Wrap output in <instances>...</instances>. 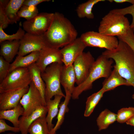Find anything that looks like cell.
<instances>
[{
	"label": "cell",
	"instance_id": "obj_16",
	"mask_svg": "<svg viewBox=\"0 0 134 134\" xmlns=\"http://www.w3.org/2000/svg\"><path fill=\"white\" fill-rule=\"evenodd\" d=\"M76 76L73 65L66 67L63 65L61 71L60 82L65 91L72 94L75 87Z\"/></svg>",
	"mask_w": 134,
	"mask_h": 134
},
{
	"label": "cell",
	"instance_id": "obj_33",
	"mask_svg": "<svg viewBox=\"0 0 134 134\" xmlns=\"http://www.w3.org/2000/svg\"><path fill=\"white\" fill-rule=\"evenodd\" d=\"M110 11L124 16L127 14L131 15L132 17V20L130 24V28L132 29L134 28V3L124 8L114 9Z\"/></svg>",
	"mask_w": 134,
	"mask_h": 134
},
{
	"label": "cell",
	"instance_id": "obj_41",
	"mask_svg": "<svg viewBox=\"0 0 134 134\" xmlns=\"http://www.w3.org/2000/svg\"><path fill=\"white\" fill-rule=\"evenodd\" d=\"M134 32V28L132 29Z\"/></svg>",
	"mask_w": 134,
	"mask_h": 134
},
{
	"label": "cell",
	"instance_id": "obj_2",
	"mask_svg": "<svg viewBox=\"0 0 134 134\" xmlns=\"http://www.w3.org/2000/svg\"><path fill=\"white\" fill-rule=\"evenodd\" d=\"M102 54L115 61L113 67L127 81L130 86L134 88V52L130 46L119 39L116 48L112 50H106Z\"/></svg>",
	"mask_w": 134,
	"mask_h": 134
},
{
	"label": "cell",
	"instance_id": "obj_12",
	"mask_svg": "<svg viewBox=\"0 0 134 134\" xmlns=\"http://www.w3.org/2000/svg\"><path fill=\"white\" fill-rule=\"evenodd\" d=\"M29 88L28 86L0 92V111L11 109L16 106Z\"/></svg>",
	"mask_w": 134,
	"mask_h": 134
},
{
	"label": "cell",
	"instance_id": "obj_11",
	"mask_svg": "<svg viewBox=\"0 0 134 134\" xmlns=\"http://www.w3.org/2000/svg\"><path fill=\"white\" fill-rule=\"evenodd\" d=\"M95 60L90 51L83 52L73 64L76 76V83L78 85L87 78Z\"/></svg>",
	"mask_w": 134,
	"mask_h": 134
},
{
	"label": "cell",
	"instance_id": "obj_8",
	"mask_svg": "<svg viewBox=\"0 0 134 134\" xmlns=\"http://www.w3.org/2000/svg\"><path fill=\"white\" fill-rule=\"evenodd\" d=\"M54 13L42 12L23 23V30L27 33L40 35L44 34L49 28L52 21Z\"/></svg>",
	"mask_w": 134,
	"mask_h": 134
},
{
	"label": "cell",
	"instance_id": "obj_40",
	"mask_svg": "<svg viewBox=\"0 0 134 134\" xmlns=\"http://www.w3.org/2000/svg\"><path fill=\"white\" fill-rule=\"evenodd\" d=\"M7 134H15L14 133H9Z\"/></svg>",
	"mask_w": 134,
	"mask_h": 134
},
{
	"label": "cell",
	"instance_id": "obj_13",
	"mask_svg": "<svg viewBox=\"0 0 134 134\" xmlns=\"http://www.w3.org/2000/svg\"><path fill=\"white\" fill-rule=\"evenodd\" d=\"M62 60L60 49L48 46L39 51V56L35 63L42 72L52 63L63 64Z\"/></svg>",
	"mask_w": 134,
	"mask_h": 134
},
{
	"label": "cell",
	"instance_id": "obj_17",
	"mask_svg": "<svg viewBox=\"0 0 134 134\" xmlns=\"http://www.w3.org/2000/svg\"><path fill=\"white\" fill-rule=\"evenodd\" d=\"M0 54L6 61L10 63L18 54L20 40H6L0 43Z\"/></svg>",
	"mask_w": 134,
	"mask_h": 134
},
{
	"label": "cell",
	"instance_id": "obj_10",
	"mask_svg": "<svg viewBox=\"0 0 134 134\" xmlns=\"http://www.w3.org/2000/svg\"><path fill=\"white\" fill-rule=\"evenodd\" d=\"M49 46L47 43L44 34L37 35L27 33L20 40V45L18 55L24 56L36 51H40Z\"/></svg>",
	"mask_w": 134,
	"mask_h": 134
},
{
	"label": "cell",
	"instance_id": "obj_18",
	"mask_svg": "<svg viewBox=\"0 0 134 134\" xmlns=\"http://www.w3.org/2000/svg\"><path fill=\"white\" fill-rule=\"evenodd\" d=\"M113 68L110 75L105 78L102 82V88L105 92L113 90L120 85L130 86L127 81L120 75L115 68Z\"/></svg>",
	"mask_w": 134,
	"mask_h": 134
},
{
	"label": "cell",
	"instance_id": "obj_24",
	"mask_svg": "<svg viewBox=\"0 0 134 134\" xmlns=\"http://www.w3.org/2000/svg\"><path fill=\"white\" fill-rule=\"evenodd\" d=\"M24 0H10L5 7V12L10 24L16 23L19 20L20 18L17 13L23 5Z\"/></svg>",
	"mask_w": 134,
	"mask_h": 134
},
{
	"label": "cell",
	"instance_id": "obj_21",
	"mask_svg": "<svg viewBox=\"0 0 134 134\" xmlns=\"http://www.w3.org/2000/svg\"><path fill=\"white\" fill-rule=\"evenodd\" d=\"M39 53V51H36L25 56L18 55L14 61L10 64L9 73L16 68L28 67L35 63L38 59Z\"/></svg>",
	"mask_w": 134,
	"mask_h": 134
},
{
	"label": "cell",
	"instance_id": "obj_15",
	"mask_svg": "<svg viewBox=\"0 0 134 134\" xmlns=\"http://www.w3.org/2000/svg\"><path fill=\"white\" fill-rule=\"evenodd\" d=\"M47 109L46 106H43L36 109L27 116L23 115L19 118V126L22 134H27L28 129L36 120L40 117L46 116Z\"/></svg>",
	"mask_w": 134,
	"mask_h": 134
},
{
	"label": "cell",
	"instance_id": "obj_20",
	"mask_svg": "<svg viewBox=\"0 0 134 134\" xmlns=\"http://www.w3.org/2000/svg\"><path fill=\"white\" fill-rule=\"evenodd\" d=\"M63 97L60 95H56L54 96L53 99L50 100L46 102V106L47 112L46 119L50 132L54 127V125L52 123V121L54 117L57 115L60 103Z\"/></svg>",
	"mask_w": 134,
	"mask_h": 134
},
{
	"label": "cell",
	"instance_id": "obj_23",
	"mask_svg": "<svg viewBox=\"0 0 134 134\" xmlns=\"http://www.w3.org/2000/svg\"><path fill=\"white\" fill-rule=\"evenodd\" d=\"M64 101L59 105V109L57 117V121L55 126L50 131V134H56V132L61 127L64 121L66 114L69 111L68 105L71 98L72 94L66 91Z\"/></svg>",
	"mask_w": 134,
	"mask_h": 134
},
{
	"label": "cell",
	"instance_id": "obj_5",
	"mask_svg": "<svg viewBox=\"0 0 134 134\" xmlns=\"http://www.w3.org/2000/svg\"><path fill=\"white\" fill-rule=\"evenodd\" d=\"M63 65V64L53 63L41 72V77L46 85L45 99L46 102L56 95H60L65 98V97L61 87L60 75Z\"/></svg>",
	"mask_w": 134,
	"mask_h": 134
},
{
	"label": "cell",
	"instance_id": "obj_35",
	"mask_svg": "<svg viewBox=\"0 0 134 134\" xmlns=\"http://www.w3.org/2000/svg\"><path fill=\"white\" fill-rule=\"evenodd\" d=\"M118 37L119 39L127 43L134 52V32L132 29H131L125 35ZM132 97L134 99V93Z\"/></svg>",
	"mask_w": 134,
	"mask_h": 134
},
{
	"label": "cell",
	"instance_id": "obj_9",
	"mask_svg": "<svg viewBox=\"0 0 134 134\" xmlns=\"http://www.w3.org/2000/svg\"><path fill=\"white\" fill-rule=\"evenodd\" d=\"M20 103L24 109V116L29 115L37 108L46 106L40 92L32 82L28 91L20 100Z\"/></svg>",
	"mask_w": 134,
	"mask_h": 134
},
{
	"label": "cell",
	"instance_id": "obj_39",
	"mask_svg": "<svg viewBox=\"0 0 134 134\" xmlns=\"http://www.w3.org/2000/svg\"><path fill=\"white\" fill-rule=\"evenodd\" d=\"M126 124L134 127V116H132L126 122Z\"/></svg>",
	"mask_w": 134,
	"mask_h": 134
},
{
	"label": "cell",
	"instance_id": "obj_25",
	"mask_svg": "<svg viewBox=\"0 0 134 134\" xmlns=\"http://www.w3.org/2000/svg\"><path fill=\"white\" fill-rule=\"evenodd\" d=\"M116 114L105 109L99 114L97 120V123L99 131L107 129L109 126L117 121Z\"/></svg>",
	"mask_w": 134,
	"mask_h": 134
},
{
	"label": "cell",
	"instance_id": "obj_27",
	"mask_svg": "<svg viewBox=\"0 0 134 134\" xmlns=\"http://www.w3.org/2000/svg\"><path fill=\"white\" fill-rule=\"evenodd\" d=\"M104 93L101 88L98 92L94 93L87 98L84 113V116L88 117L91 114Z\"/></svg>",
	"mask_w": 134,
	"mask_h": 134
},
{
	"label": "cell",
	"instance_id": "obj_7",
	"mask_svg": "<svg viewBox=\"0 0 134 134\" xmlns=\"http://www.w3.org/2000/svg\"><path fill=\"white\" fill-rule=\"evenodd\" d=\"M80 37L86 47L104 48L108 50L115 49L119 42L115 36L105 35L93 31L83 33Z\"/></svg>",
	"mask_w": 134,
	"mask_h": 134
},
{
	"label": "cell",
	"instance_id": "obj_38",
	"mask_svg": "<svg viewBox=\"0 0 134 134\" xmlns=\"http://www.w3.org/2000/svg\"><path fill=\"white\" fill-rule=\"evenodd\" d=\"M110 2H114L116 3H120L125 2H128L132 4L134 3V0H109Z\"/></svg>",
	"mask_w": 134,
	"mask_h": 134
},
{
	"label": "cell",
	"instance_id": "obj_22",
	"mask_svg": "<svg viewBox=\"0 0 134 134\" xmlns=\"http://www.w3.org/2000/svg\"><path fill=\"white\" fill-rule=\"evenodd\" d=\"M24 109L19 103L10 109L0 111V119L7 120L11 122L14 127L19 128V117L23 115Z\"/></svg>",
	"mask_w": 134,
	"mask_h": 134
},
{
	"label": "cell",
	"instance_id": "obj_6",
	"mask_svg": "<svg viewBox=\"0 0 134 134\" xmlns=\"http://www.w3.org/2000/svg\"><path fill=\"white\" fill-rule=\"evenodd\" d=\"M32 82L28 67L16 68L9 73L0 83V92L29 86Z\"/></svg>",
	"mask_w": 134,
	"mask_h": 134
},
{
	"label": "cell",
	"instance_id": "obj_19",
	"mask_svg": "<svg viewBox=\"0 0 134 134\" xmlns=\"http://www.w3.org/2000/svg\"><path fill=\"white\" fill-rule=\"evenodd\" d=\"M28 67L30 72L32 82L40 92L46 105L45 99L46 85L41 77V71L35 63L31 65Z\"/></svg>",
	"mask_w": 134,
	"mask_h": 134
},
{
	"label": "cell",
	"instance_id": "obj_34",
	"mask_svg": "<svg viewBox=\"0 0 134 134\" xmlns=\"http://www.w3.org/2000/svg\"><path fill=\"white\" fill-rule=\"evenodd\" d=\"M10 64L2 56L0 57V83L9 73Z\"/></svg>",
	"mask_w": 134,
	"mask_h": 134
},
{
	"label": "cell",
	"instance_id": "obj_31",
	"mask_svg": "<svg viewBox=\"0 0 134 134\" xmlns=\"http://www.w3.org/2000/svg\"><path fill=\"white\" fill-rule=\"evenodd\" d=\"M117 121L123 123L134 116V107H130L122 108L117 112Z\"/></svg>",
	"mask_w": 134,
	"mask_h": 134
},
{
	"label": "cell",
	"instance_id": "obj_37",
	"mask_svg": "<svg viewBox=\"0 0 134 134\" xmlns=\"http://www.w3.org/2000/svg\"><path fill=\"white\" fill-rule=\"evenodd\" d=\"M50 1V0H24L23 5L27 6H36L41 2Z\"/></svg>",
	"mask_w": 134,
	"mask_h": 134
},
{
	"label": "cell",
	"instance_id": "obj_14",
	"mask_svg": "<svg viewBox=\"0 0 134 134\" xmlns=\"http://www.w3.org/2000/svg\"><path fill=\"white\" fill-rule=\"evenodd\" d=\"M86 47L80 37L60 49L62 62L66 66L73 65L76 58Z\"/></svg>",
	"mask_w": 134,
	"mask_h": 134
},
{
	"label": "cell",
	"instance_id": "obj_30",
	"mask_svg": "<svg viewBox=\"0 0 134 134\" xmlns=\"http://www.w3.org/2000/svg\"><path fill=\"white\" fill-rule=\"evenodd\" d=\"M25 34V31L20 26L16 33L11 35L8 34L3 31L2 26L0 25V42L6 40H20Z\"/></svg>",
	"mask_w": 134,
	"mask_h": 134
},
{
	"label": "cell",
	"instance_id": "obj_26",
	"mask_svg": "<svg viewBox=\"0 0 134 134\" xmlns=\"http://www.w3.org/2000/svg\"><path fill=\"white\" fill-rule=\"evenodd\" d=\"M105 0H89L78 5L76 11L78 17L80 18H86L93 19L94 15L92 12L94 6L98 3L105 1Z\"/></svg>",
	"mask_w": 134,
	"mask_h": 134
},
{
	"label": "cell",
	"instance_id": "obj_4",
	"mask_svg": "<svg viewBox=\"0 0 134 134\" xmlns=\"http://www.w3.org/2000/svg\"><path fill=\"white\" fill-rule=\"evenodd\" d=\"M130 25L125 16L110 11L102 18L98 32L105 35L118 37L126 34L131 29Z\"/></svg>",
	"mask_w": 134,
	"mask_h": 134
},
{
	"label": "cell",
	"instance_id": "obj_29",
	"mask_svg": "<svg viewBox=\"0 0 134 134\" xmlns=\"http://www.w3.org/2000/svg\"><path fill=\"white\" fill-rule=\"evenodd\" d=\"M38 14V9L36 6H27L23 5L17 13L19 18H24L26 20H30Z\"/></svg>",
	"mask_w": 134,
	"mask_h": 134
},
{
	"label": "cell",
	"instance_id": "obj_1",
	"mask_svg": "<svg viewBox=\"0 0 134 134\" xmlns=\"http://www.w3.org/2000/svg\"><path fill=\"white\" fill-rule=\"evenodd\" d=\"M78 33L71 22L62 13L56 12L50 26L44 34L50 46L60 49L77 38Z\"/></svg>",
	"mask_w": 134,
	"mask_h": 134
},
{
	"label": "cell",
	"instance_id": "obj_32",
	"mask_svg": "<svg viewBox=\"0 0 134 134\" xmlns=\"http://www.w3.org/2000/svg\"><path fill=\"white\" fill-rule=\"evenodd\" d=\"M9 1V0H0V25L2 26L3 29L7 28L10 24L5 11V8Z\"/></svg>",
	"mask_w": 134,
	"mask_h": 134
},
{
	"label": "cell",
	"instance_id": "obj_3",
	"mask_svg": "<svg viewBox=\"0 0 134 134\" xmlns=\"http://www.w3.org/2000/svg\"><path fill=\"white\" fill-rule=\"evenodd\" d=\"M113 60L101 54L95 60L87 78L83 82L75 87L71 95L73 100L78 99L83 92L92 89L93 83L101 78L108 77L113 67Z\"/></svg>",
	"mask_w": 134,
	"mask_h": 134
},
{
	"label": "cell",
	"instance_id": "obj_28",
	"mask_svg": "<svg viewBox=\"0 0 134 134\" xmlns=\"http://www.w3.org/2000/svg\"><path fill=\"white\" fill-rule=\"evenodd\" d=\"M46 116L38 118L31 125L28 130L29 134H50Z\"/></svg>",
	"mask_w": 134,
	"mask_h": 134
},
{
	"label": "cell",
	"instance_id": "obj_36",
	"mask_svg": "<svg viewBox=\"0 0 134 134\" xmlns=\"http://www.w3.org/2000/svg\"><path fill=\"white\" fill-rule=\"evenodd\" d=\"M10 131L16 133L20 132L19 128L12 127L7 124L3 119H0V133Z\"/></svg>",
	"mask_w": 134,
	"mask_h": 134
}]
</instances>
